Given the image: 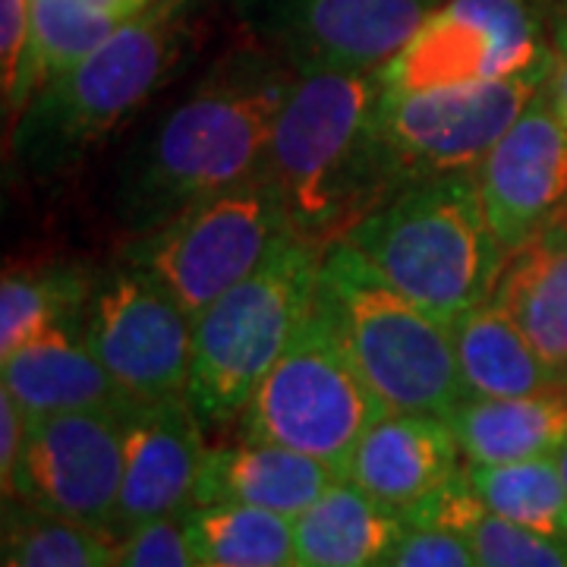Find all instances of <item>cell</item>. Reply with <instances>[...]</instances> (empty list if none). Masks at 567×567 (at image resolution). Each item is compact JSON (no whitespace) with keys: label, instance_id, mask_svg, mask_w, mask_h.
<instances>
[{"label":"cell","instance_id":"1","mask_svg":"<svg viewBox=\"0 0 567 567\" xmlns=\"http://www.w3.org/2000/svg\"><path fill=\"white\" fill-rule=\"evenodd\" d=\"M382 95L379 70L300 66L290 82L262 177L293 237L324 249L404 189L379 133Z\"/></svg>","mask_w":567,"mask_h":567},{"label":"cell","instance_id":"2","mask_svg":"<svg viewBox=\"0 0 567 567\" xmlns=\"http://www.w3.org/2000/svg\"><path fill=\"white\" fill-rule=\"evenodd\" d=\"M287 92L290 82L268 66H237L205 80L145 145L126 212L142 227H158L186 205L262 177Z\"/></svg>","mask_w":567,"mask_h":567},{"label":"cell","instance_id":"3","mask_svg":"<svg viewBox=\"0 0 567 567\" xmlns=\"http://www.w3.org/2000/svg\"><path fill=\"white\" fill-rule=\"evenodd\" d=\"M344 244L442 324L492 300L507 259L480 183L466 174L410 183L350 227Z\"/></svg>","mask_w":567,"mask_h":567},{"label":"cell","instance_id":"4","mask_svg":"<svg viewBox=\"0 0 567 567\" xmlns=\"http://www.w3.org/2000/svg\"><path fill=\"white\" fill-rule=\"evenodd\" d=\"M316 309L388 413L447 416L466 398L447 324L344 240L324 246Z\"/></svg>","mask_w":567,"mask_h":567},{"label":"cell","instance_id":"5","mask_svg":"<svg viewBox=\"0 0 567 567\" xmlns=\"http://www.w3.org/2000/svg\"><path fill=\"white\" fill-rule=\"evenodd\" d=\"M322 246L284 234L262 265L193 319L189 404L203 423L244 416L256 388L316 309Z\"/></svg>","mask_w":567,"mask_h":567},{"label":"cell","instance_id":"6","mask_svg":"<svg viewBox=\"0 0 567 567\" xmlns=\"http://www.w3.org/2000/svg\"><path fill=\"white\" fill-rule=\"evenodd\" d=\"M181 39V0H158L123 22L25 104L17 123V155L32 171H61L162 85L177 63Z\"/></svg>","mask_w":567,"mask_h":567},{"label":"cell","instance_id":"7","mask_svg":"<svg viewBox=\"0 0 567 567\" xmlns=\"http://www.w3.org/2000/svg\"><path fill=\"white\" fill-rule=\"evenodd\" d=\"M385 413L341 338L312 309L246 404L244 432L246 442L290 447L341 473L365 429Z\"/></svg>","mask_w":567,"mask_h":567},{"label":"cell","instance_id":"8","mask_svg":"<svg viewBox=\"0 0 567 567\" xmlns=\"http://www.w3.org/2000/svg\"><path fill=\"white\" fill-rule=\"evenodd\" d=\"M284 234H290V221L281 199L256 177L171 215L136 246L133 262L152 271L196 319L249 278Z\"/></svg>","mask_w":567,"mask_h":567},{"label":"cell","instance_id":"9","mask_svg":"<svg viewBox=\"0 0 567 567\" xmlns=\"http://www.w3.org/2000/svg\"><path fill=\"white\" fill-rule=\"evenodd\" d=\"M551 61L507 80L382 95L379 133L404 186L480 167L529 102L546 89Z\"/></svg>","mask_w":567,"mask_h":567},{"label":"cell","instance_id":"10","mask_svg":"<svg viewBox=\"0 0 567 567\" xmlns=\"http://www.w3.org/2000/svg\"><path fill=\"white\" fill-rule=\"evenodd\" d=\"M551 61L529 0H447L379 70L385 95L507 80Z\"/></svg>","mask_w":567,"mask_h":567},{"label":"cell","instance_id":"11","mask_svg":"<svg viewBox=\"0 0 567 567\" xmlns=\"http://www.w3.org/2000/svg\"><path fill=\"white\" fill-rule=\"evenodd\" d=\"M85 334L136 404L183 398L193 372V316L152 271L130 262L95 284Z\"/></svg>","mask_w":567,"mask_h":567},{"label":"cell","instance_id":"12","mask_svg":"<svg viewBox=\"0 0 567 567\" xmlns=\"http://www.w3.org/2000/svg\"><path fill=\"white\" fill-rule=\"evenodd\" d=\"M130 410L92 406L29 420L13 502L114 533Z\"/></svg>","mask_w":567,"mask_h":567},{"label":"cell","instance_id":"13","mask_svg":"<svg viewBox=\"0 0 567 567\" xmlns=\"http://www.w3.org/2000/svg\"><path fill=\"white\" fill-rule=\"evenodd\" d=\"M476 171L488 221L507 252L565 208L567 123L548 99V82Z\"/></svg>","mask_w":567,"mask_h":567},{"label":"cell","instance_id":"14","mask_svg":"<svg viewBox=\"0 0 567 567\" xmlns=\"http://www.w3.org/2000/svg\"><path fill=\"white\" fill-rule=\"evenodd\" d=\"M199 423L203 420L186 394L133 404L126 420L121 502L114 514L117 539L148 520L183 514L193 505L208 454Z\"/></svg>","mask_w":567,"mask_h":567},{"label":"cell","instance_id":"15","mask_svg":"<svg viewBox=\"0 0 567 567\" xmlns=\"http://www.w3.org/2000/svg\"><path fill=\"white\" fill-rule=\"evenodd\" d=\"M461 454L445 416L385 413L350 451L341 480L406 511L461 473Z\"/></svg>","mask_w":567,"mask_h":567},{"label":"cell","instance_id":"16","mask_svg":"<svg viewBox=\"0 0 567 567\" xmlns=\"http://www.w3.org/2000/svg\"><path fill=\"white\" fill-rule=\"evenodd\" d=\"M425 17V0H290V35L300 66L382 70Z\"/></svg>","mask_w":567,"mask_h":567},{"label":"cell","instance_id":"17","mask_svg":"<svg viewBox=\"0 0 567 567\" xmlns=\"http://www.w3.org/2000/svg\"><path fill=\"white\" fill-rule=\"evenodd\" d=\"M3 391H10L29 420L92 410V406L136 404L123 394L104 369L85 334V316L58 322L35 341L20 347L3 363Z\"/></svg>","mask_w":567,"mask_h":567},{"label":"cell","instance_id":"18","mask_svg":"<svg viewBox=\"0 0 567 567\" xmlns=\"http://www.w3.org/2000/svg\"><path fill=\"white\" fill-rule=\"evenodd\" d=\"M492 303L517 322L555 382L567 388V205L507 252Z\"/></svg>","mask_w":567,"mask_h":567},{"label":"cell","instance_id":"19","mask_svg":"<svg viewBox=\"0 0 567 567\" xmlns=\"http://www.w3.org/2000/svg\"><path fill=\"white\" fill-rule=\"evenodd\" d=\"M338 480L341 473L334 466L290 447L265 442L221 445L205 454L193 505L234 502L300 517Z\"/></svg>","mask_w":567,"mask_h":567},{"label":"cell","instance_id":"20","mask_svg":"<svg viewBox=\"0 0 567 567\" xmlns=\"http://www.w3.org/2000/svg\"><path fill=\"white\" fill-rule=\"evenodd\" d=\"M445 420L473 466L551 457L567 439V388L524 398H464Z\"/></svg>","mask_w":567,"mask_h":567},{"label":"cell","instance_id":"21","mask_svg":"<svg viewBox=\"0 0 567 567\" xmlns=\"http://www.w3.org/2000/svg\"><path fill=\"white\" fill-rule=\"evenodd\" d=\"M406 517L347 480L293 517L297 567H388Z\"/></svg>","mask_w":567,"mask_h":567},{"label":"cell","instance_id":"22","mask_svg":"<svg viewBox=\"0 0 567 567\" xmlns=\"http://www.w3.org/2000/svg\"><path fill=\"white\" fill-rule=\"evenodd\" d=\"M466 398H524L561 388L527 334L492 300L447 322Z\"/></svg>","mask_w":567,"mask_h":567},{"label":"cell","instance_id":"23","mask_svg":"<svg viewBox=\"0 0 567 567\" xmlns=\"http://www.w3.org/2000/svg\"><path fill=\"white\" fill-rule=\"evenodd\" d=\"M130 13L102 7L95 0H32V35L22 63L17 92L7 99V111L22 114L25 104L51 80L66 73L73 63L89 58L99 44L111 39Z\"/></svg>","mask_w":567,"mask_h":567},{"label":"cell","instance_id":"24","mask_svg":"<svg viewBox=\"0 0 567 567\" xmlns=\"http://www.w3.org/2000/svg\"><path fill=\"white\" fill-rule=\"evenodd\" d=\"M196 567H297L293 517L234 502L186 507Z\"/></svg>","mask_w":567,"mask_h":567},{"label":"cell","instance_id":"25","mask_svg":"<svg viewBox=\"0 0 567 567\" xmlns=\"http://www.w3.org/2000/svg\"><path fill=\"white\" fill-rule=\"evenodd\" d=\"M92 293V278L76 268L7 271L0 284V360L13 357L58 322L85 316Z\"/></svg>","mask_w":567,"mask_h":567},{"label":"cell","instance_id":"26","mask_svg":"<svg viewBox=\"0 0 567 567\" xmlns=\"http://www.w3.org/2000/svg\"><path fill=\"white\" fill-rule=\"evenodd\" d=\"M114 533L13 502L3 520V567H117Z\"/></svg>","mask_w":567,"mask_h":567},{"label":"cell","instance_id":"27","mask_svg":"<svg viewBox=\"0 0 567 567\" xmlns=\"http://www.w3.org/2000/svg\"><path fill=\"white\" fill-rule=\"evenodd\" d=\"M470 480L488 514L567 543V486L555 457L470 466Z\"/></svg>","mask_w":567,"mask_h":567},{"label":"cell","instance_id":"28","mask_svg":"<svg viewBox=\"0 0 567 567\" xmlns=\"http://www.w3.org/2000/svg\"><path fill=\"white\" fill-rule=\"evenodd\" d=\"M480 567H567V543L486 514L473 533Z\"/></svg>","mask_w":567,"mask_h":567},{"label":"cell","instance_id":"29","mask_svg":"<svg viewBox=\"0 0 567 567\" xmlns=\"http://www.w3.org/2000/svg\"><path fill=\"white\" fill-rule=\"evenodd\" d=\"M117 567H196L186 539V511L130 529L117 546Z\"/></svg>","mask_w":567,"mask_h":567},{"label":"cell","instance_id":"30","mask_svg":"<svg viewBox=\"0 0 567 567\" xmlns=\"http://www.w3.org/2000/svg\"><path fill=\"white\" fill-rule=\"evenodd\" d=\"M406 517V527H442L457 533H473V527L486 517L488 511L483 498L476 495L470 470H461L445 486L435 488L420 505L401 511Z\"/></svg>","mask_w":567,"mask_h":567},{"label":"cell","instance_id":"31","mask_svg":"<svg viewBox=\"0 0 567 567\" xmlns=\"http://www.w3.org/2000/svg\"><path fill=\"white\" fill-rule=\"evenodd\" d=\"M388 567H480L470 533L442 527H406Z\"/></svg>","mask_w":567,"mask_h":567},{"label":"cell","instance_id":"32","mask_svg":"<svg viewBox=\"0 0 567 567\" xmlns=\"http://www.w3.org/2000/svg\"><path fill=\"white\" fill-rule=\"evenodd\" d=\"M32 35V0H0V70L3 102L17 92Z\"/></svg>","mask_w":567,"mask_h":567},{"label":"cell","instance_id":"33","mask_svg":"<svg viewBox=\"0 0 567 567\" xmlns=\"http://www.w3.org/2000/svg\"><path fill=\"white\" fill-rule=\"evenodd\" d=\"M29 439V416L10 391H0V483L3 498H13V483L20 470L22 451Z\"/></svg>","mask_w":567,"mask_h":567},{"label":"cell","instance_id":"34","mask_svg":"<svg viewBox=\"0 0 567 567\" xmlns=\"http://www.w3.org/2000/svg\"><path fill=\"white\" fill-rule=\"evenodd\" d=\"M548 99L558 117L567 123V20L558 25V39L551 51V73H548Z\"/></svg>","mask_w":567,"mask_h":567},{"label":"cell","instance_id":"35","mask_svg":"<svg viewBox=\"0 0 567 567\" xmlns=\"http://www.w3.org/2000/svg\"><path fill=\"white\" fill-rule=\"evenodd\" d=\"M95 3H102V7H114V10H123V13L136 17V13H142L145 7H152V3H158V0H95Z\"/></svg>","mask_w":567,"mask_h":567},{"label":"cell","instance_id":"36","mask_svg":"<svg viewBox=\"0 0 567 567\" xmlns=\"http://www.w3.org/2000/svg\"><path fill=\"white\" fill-rule=\"evenodd\" d=\"M551 457H555V464H558V473H561V480H565V486H567V439H565V445L558 447V451H555Z\"/></svg>","mask_w":567,"mask_h":567},{"label":"cell","instance_id":"37","mask_svg":"<svg viewBox=\"0 0 567 567\" xmlns=\"http://www.w3.org/2000/svg\"><path fill=\"white\" fill-rule=\"evenodd\" d=\"M565 20H567V17H565Z\"/></svg>","mask_w":567,"mask_h":567}]
</instances>
